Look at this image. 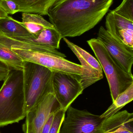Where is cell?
<instances>
[{"label":"cell","instance_id":"1","mask_svg":"<svg viewBox=\"0 0 133 133\" xmlns=\"http://www.w3.org/2000/svg\"><path fill=\"white\" fill-rule=\"evenodd\" d=\"M113 0H57L48 9L50 23L62 38L79 36L104 18Z\"/></svg>","mask_w":133,"mask_h":133},{"label":"cell","instance_id":"2","mask_svg":"<svg viewBox=\"0 0 133 133\" xmlns=\"http://www.w3.org/2000/svg\"><path fill=\"white\" fill-rule=\"evenodd\" d=\"M0 89V127L26 117L22 70L11 69Z\"/></svg>","mask_w":133,"mask_h":133},{"label":"cell","instance_id":"3","mask_svg":"<svg viewBox=\"0 0 133 133\" xmlns=\"http://www.w3.org/2000/svg\"><path fill=\"white\" fill-rule=\"evenodd\" d=\"M22 70L27 113L46 95L54 92V72L45 66L27 61H23Z\"/></svg>","mask_w":133,"mask_h":133},{"label":"cell","instance_id":"4","mask_svg":"<svg viewBox=\"0 0 133 133\" xmlns=\"http://www.w3.org/2000/svg\"><path fill=\"white\" fill-rule=\"evenodd\" d=\"M107 77L112 102L133 84L132 74L124 70L97 38L87 41Z\"/></svg>","mask_w":133,"mask_h":133},{"label":"cell","instance_id":"5","mask_svg":"<svg viewBox=\"0 0 133 133\" xmlns=\"http://www.w3.org/2000/svg\"><path fill=\"white\" fill-rule=\"evenodd\" d=\"M23 61L29 62L45 66L54 72L81 77L83 68L80 65L65 59L64 54L57 50H24L11 48Z\"/></svg>","mask_w":133,"mask_h":133},{"label":"cell","instance_id":"6","mask_svg":"<svg viewBox=\"0 0 133 133\" xmlns=\"http://www.w3.org/2000/svg\"><path fill=\"white\" fill-rule=\"evenodd\" d=\"M61 34L54 27L46 29L36 35L19 37H9L0 34V43L9 49L24 50L59 48Z\"/></svg>","mask_w":133,"mask_h":133},{"label":"cell","instance_id":"7","mask_svg":"<svg viewBox=\"0 0 133 133\" xmlns=\"http://www.w3.org/2000/svg\"><path fill=\"white\" fill-rule=\"evenodd\" d=\"M59 133H101L105 118L87 110H80L69 106Z\"/></svg>","mask_w":133,"mask_h":133},{"label":"cell","instance_id":"8","mask_svg":"<svg viewBox=\"0 0 133 133\" xmlns=\"http://www.w3.org/2000/svg\"><path fill=\"white\" fill-rule=\"evenodd\" d=\"M80 79V77L66 74L53 73L52 86L54 93L60 108L66 112L84 90Z\"/></svg>","mask_w":133,"mask_h":133},{"label":"cell","instance_id":"9","mask_svg":"<svg viewBox=\"0 0 133 133\" xmlns=\"http://www.w3.org/2000/svg\"><path fill=\"white\" fill-rule=\"evenodd\" d=\"M60 108L54 92L48 94L26 113L25 133H41L51 114Z\"/></svg>","mask_w":133,"mask_h":133},{"label":"cell","instance_id":"10","mask_svg":"<svg viewBox=\"0 0 133 133\" xmlns=\"http://www.w3.org/2000/svg\"><path fill=\"white\" fill-rule=\"evenodd\" d=\"M80 62L83 68L80 81L84 89L103 79V70L98 61L90 53L66 38H62Z\"/></svg>","mask_w":133,"mask_h":133},{"label":"cell","instance_id":"11","mask_svg":"<svg viewBox=\"0 0 133 133\" xmlns=\"http://www.w3.org/2000/svg\"><path fill=\"white\" fill-rule=\"evenodd\" d=\"M97 39L102 43L109 54L122 68L132 74L133 48L117 41L103 26L99 29Z\"/></svg>","mask_w":133,"mask_h":133},{"label":"cell","instance_id":"12","mask_svg":"<svg viewBox=\"0 0 133 133\" xmlns=\"http://www.w3.org/2000/svg\"><path fill=\"white\" fill-rule=\"evenodd\" d=\"M106 30L120 43L133 48V21L111 11L106 16Z\"/></svg>","mask_w":133,"mask_h":133},{"label":"cell","instance_id":"13","mask_svg":"<svg viewBox=\"0 0 133 133\" xmlns=\"http://www.w3.org/2000/svg\"><path fill=\"white\" fill-rule=\"evenodd\" d=\"M101 133H133V113L124 110L105 119Z\"/></svg>","mask_w":133,"mask_h":133},{"label":"cell","instance_id":"14","mask_svg":"<svg viewBox=\"0 0 133 133\" xmlns=\"http://www.w3.org/2000/svg\"><path fill=\"white\" fill-rule=\"evenodd\" d=\"M0 34L9 37L27 36L33 35L22 22L14 19L0 8Z\"/></svg>","mask_w":133,"mask_h":133},{"label":"cell","instance_id":"15","mask_svg":"<svg viewBox=\"0 0 133 133\" xmlns=\"http://www.w3.org/2000/svg\"><path fill=\"white\" fill-rule=\"evenodd\" d=\"M19 6L20 12L47 15L49 8L57 0H12Z\"/></svg>","mask_w":133,"mask_h":133},{"label":"cell","instance_id":"16","mask_svg":"<svg viewBox=\"0 0 133 133\" xmlns=\"http://www.w3.org/2000/svg\"><path fill=\"white\" fill-rule=\"evenodd\" d=\"M22 19L25 28L33 35L38 34L46 29L54 27L50 22L38 14L22 12Z\"/></svg>","mask_w":133,"mask_h":133},{"label":"cell","instance_id":"17","mask_svg":"<svg viewBox=\"0 0 133 133\" xmlns=\"http://www.w3.org/2000/svg\"><path fill=\"white\" fill-rule=\"evenodd\" d=\"M133 100V84L118 96L112 104L103 114L101 115V116L106 119L113 115Z\"/></svg>","mask_w":133,"mask_h":133},{"label":"cell","instance_id":"18","mask_svg":"<svg viewBox=\"0 0 133 133\" xmlns=\"http://www.w3.org/2000/svg\"><path fill=\"white\" fill-rule=\"evenodd\" d=\"M0 61L9 66L11 69L22 70L23 61L11 49L0 43Z\"/></svg>","mask_w":133,"mask_h":133},{"label":"cell","instance_id":"19","mask_svg":"<svg viewBox=\"0 0 133 133\" xmlns=\"http://www.w3.org/2000/svg\"><path fill=\"white\" fill-rule=\"evenodd\" d=\"M113 11L127 19L133 21V0H123Z\"/></svg>","mask_w":133,"mask_h":133},{"label":"cell","instance_id":"20","mask_svg":"<svg viewBox=\"0 0 133 133\" xmlns=\"http://www.w3.org/2000/svg\"><path fill=\"white\" fill-rule=\"evenodd\" d=\"M65 113L66 112L61 108L56 111L49 133H59Z\"/></svg>","mask_w":133,"mask_h":133},{"label":"cell","instance_id":"21","mask_svg":"<svg viewBox=\"0 0 133 133\" xmlns=\"http://www.w3.org/2000/svg\"><path fill=\"white\" fill-rule=\"evenodd\" d=\"M0 8L8 15L20 12L19 6L12 0H0Z\"/></svg>","mask_w":133,"mask_h":133},{"label":"cell","instance_id":"22","mask_svg":"<svg viewBox=\"0 0 133 133\" xmlns=\"http://www.w3.org/2000/svg\"><path fill=\"white\" fill-rule=\"evenodd\" d=\"M11 70L9 66L0 61V81L5 79Z\"/></svg>","mask_w":133,"mask_h":133},{"label":"cell","instance_id":"23","mask_svg":"<svg viewBox=\"0 0 133 133\" xmlns=\"http://www.w3.org/2000/svg\"><path fill=\"white\" fill-rule=\"evenodd\" d=\"M58 110L55 111L51 114L50 115V116L48 119H47V122L45 123V125L44 126L43 128L42 129L41 133H49L50 129L51 126L52 124V122H53L55 114L56 111Z\"/></svg>","mask_w":133,"mask_h":133},{"label":"cell","instance_id":"24","mask_svg":"<svg viewBox=\"0 0 133 133\" xmlns=\"http://www.w3.org/2000/svg\"></svg>","mask_w":133,"mask_h":133}]
</instances>
